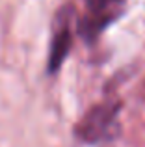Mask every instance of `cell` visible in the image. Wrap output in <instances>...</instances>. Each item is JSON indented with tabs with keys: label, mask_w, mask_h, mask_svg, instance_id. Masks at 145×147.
<instances>
[{
	"label": "cell",
	"mask_w": 145,
	"mask_h": 147,
	"mask_svg": "<svg viewBox=\"0 0 145 147\" xmlns=\"http://www.w3.org/2000/svg\"><path fill=\"white\" fill-rule=\"evenodd\" d=\"M121 108H123V104L117 97L104 99L101 102L93 104L78 119V123L72 129L76 140L87 145H97L112 140L119 129Z\"/></svg>",
	"instance_id": "obj_1"
},
{
	"label": "cell",
	"mask_w": 145,
	"mask_h": 147,
	"mask_svg": "<svg viewBox=\"0 0 145 147\" xmlns=\"http://www.w3.org/2000/svg\"><path fill=\"white\" fill-rule=\"evenodd\" d=\"M128 0H84L82 15H76V32L86 43H95L113 22L123 17Z\"/></svg>",
	"instance_id": "obj_2"
},
{
	"label": "cell",
	"mask_w": 145,
	"mask_h": 147,
	"mask_svg": "<svg viewBox=\"0 0 145 147\" xmlns=\"http://www.w3.org/2000/svg\"><path fill=\"white\" fill-rule=\"evenodd\" d=\"M76 28V13L71 4L62 6L56 11L54 24H52V36H50V47H48L47 58V73L56 75L65 63L67 56L72 47V32Z\"/></svg>",
	"instance_id": "obj_3"
}]
</instances>
